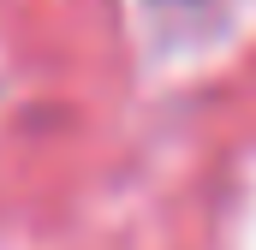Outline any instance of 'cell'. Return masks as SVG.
Instances as JSON below:
<instances>
[{"instance_id": "1", "label": "cell", "mask_w": 256, "mask_h": 250, "mask_svg": "<svg viewBox=\"0 0 256 250\" xmlns=\"http://www.w3.org/2000/svg\"><path fill=\"white\" fill-rule=\"evenodd\" d=\"M173 6H196V0H173Z\"/></svg>"}]
</instances>
